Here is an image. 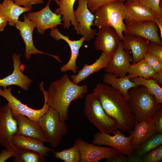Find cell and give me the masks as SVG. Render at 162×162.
I'll list each match as a JSON object with an SVG mask.
<instances>
[{
  "label": "cell",
  "instance_id": "obj_1",
  "mask_svg": "<svg viewBox=\"0 0 162 162\" xmlns=\"http://www.w3.org/2000/svg\"><path fill=\"white\" fill-rule=\"evenodd\" d=\"M39 86L49 107L57 111L65 121L68 118V109L71 103L83 98L84 94L88 92V86H79L74 83L67 74L52 82L47 91L44 90L43 82L40 83Z\"/></svg>",
  "mask_w": 162,
  "mask_h": 162
},
{
  "label": "cell",
  "instance_id": "obj_2",
  "mask_svg": "<svg viewBox=\"0 0 162 162\" xmlns=\"http://www.w3.org/2000/svg\"><path fill=\"white\" fill-rule=\"evenodd\" d=\"M93 93L106 113L116 122L119 129L123 132L132 131L135 124L134 117L118 90L109 85L98 83Z\"/></svg>",
  "mask_w": 162,
  "mask_h": 162
},
{
  "label": "cell",
  "instance_id": "obj_3",
  "mask_svg": "<svg viewBox=\"0 0 162 162\" xmlns=\"http://www.w3.org/2000/svg\"><path fill=\"white\" fill-rule=\"evenodd\" d=\"M128 93L127 103L134 117L135 123L152 121L158 104L154 96L143 85L131 88Z\"/></svg>",
  "mask_w": 162,
  "mask_h": 162
},
{
  "label": "cell",
  "instance_id": "obj_4",
  "mask_svg": "<svg viewBox=\"0 0 162 162\" xmlns=\"http://www.w3.org/2000/svg\"><path fill=\"white\" fill-rule=\"evenodd\" d=\"M124 2V0H116L100 7L94 13L93 26L99 29L104 27L113 28L122 41L123 32L125 28L124 22L126 11Z\"/></svg>",
  "mask_w": 162,
  "mask_h": 162
},
{
  "label": "cell",
  "instance_id": "obj_5",
  "mask_svg": "<svg viewBox=\"0 0 162 162\" xmlns=\"http://www.w3.org/2000/svg\"><path fill=\"white\" fill-rule=\"evenodd\" d=\"M84 105L87 118L100 132L110 134L118 129L116 122L106 113L93 93L87 95Z\"/></svg>",
  "mask_w": 162,
  "mask_h": 162
},
{
  "label": "cell",
  "instance_id": "obj_6",
  "mask_svg": "<svg viewBox=\"0 0 162 162\" xmlns=\"http://www.w3.org/2000/svg\"><path fill=\"white\" fill-rule=\"evenodd\" d=\"M58 112L50 107L39 118L38 123L52 148L57 147L67 133L68 126Z\"/></svg>",
  "mask_w": 162,
  "mask_h": 162
},
{
  "label": "cell",
  "instance_id": "obj_7",
  "mask_svg": "<svg viewBox=\"0 0 162 162\" xmlns=\"http://www.w3.org/2000/svg\"><path fill=\"white\" fill-rule=\"evenodd\" d=\"M130 133V135L126 137L119 129L113 133V136L98 132L94 135L92 143L98 146L106 145L114 148L129 157L134 153V150L131 145L132 131Z\"/></svg>",
  "mask_w": 162,
  "mask_h": 162
},
{
  "label": "cell",
  "instance_id": "obj_8",
  "mask_svg": "<svg viewBox=\"0 0 162 162\" xmlns=\"http://www.w3.org/2000/svg\"><path fill=\"white\" fill-rule=\"evenodd\" d=\"M10 86L8 88L3 87V89L0 87V96L4 97L8 101L12 113L24 115L38 123L40 117L47 111L49 108L46 97L44 96V101L42 107L40 109L34 110L22 103L12 94Z\"/></svg>",
  "mask_w": 162,
  "mask_h": 162
},
{
  "label": "cell",
  "instance_id": "obj_9",
  "mask_svg": "<svg viewBox=\"0 0 162 162\" xmlns=\"http://www.w3.org/2000/svg\"><path fill=\"white\" fill-rule=\"evenodd\" d=\"M18 124L8 104L0 108V146L6 148L16 147L12 142L17 134Z\"/></svg>",
  "mask_w": 162,
  "mask_h": 162
},
{
  "label": "cell",
  "instance_id": "obj_10",
  "mask_svg": "<svg viewBox=\"0 0 162 162\" xmlns=\"http://www.w3.org/2000/svg\"><path fill=\"white\" fill-rule=\"evenodd\" d=\"M74 143L80 151V162H98L103 159H109L119 152L112 147L100 146L89 143L80 138L76 139Z\"/></svg>",
  "mask_w": 162,
  "mask_h": 162
},
{
  "label": "cell",
  "instance_id": "obj_11",
  "mask_svg": "<svg viewBox=\"0 0 162 162\" xmlns=\"http://www.w3.org/2000/svg\"><path fill=\"white\" fill-rule=\"evenodd\" d=\"M77 0L78 7L74 11L75 19L78 23L76 33L85 36L86 41H89L97 34V30L91 27L93 26L94 16L88 7L87 0Z\"/></svg>",
  "mask_w": 162,
  "mask_h": 162
},
{
  "label": "cell",
  "instance_id": "obj_12",
  "mask_svg": "<svg viewBox=\"0 0 162 162\" xmlns=\"http://www.w3.org/2000/svg\"><path fill=\"white\" fill-rule=\"evenodd\" d=\"M50 2L41 10L34 12L28 13L26 15L35 25L37 31L39 34H44L48 29L56 28L62 23L61 16L52 12L50 7Z\"/></svg>",
  "mask_w": 162,
  "mask_h": 162
},
{
  "label": "cell",
  "instance_id": "obj_13",
  "mask_svg": "<svg viewBox=\"0 0 162 162\" xmlns=\"http://www.w3.org/2000/svg\"><path fill=\"white\" fill-rule=\"evenodd\" d=\"M23 21L19 20L15 26L20 31V34L23 39L25 45V57L29 59L31 55L37 54H46L50 56L57 59L60 63L62 62L58 56L52 55L42 52L38 50L34 45L33 39V33L35 28L34 23L24 14Z\"/></svg>",
  "mask_w": 162,
  "mask_h": 162
},
{
  "label": "cell",
  "instance_id": "obj_14",
  "mask_svg": "<svg viewBox=\"0 0 162 162\" xmlns=\"http://www.w3.org/2000/svg\"><path fill=\"white\" fill-rule=\"evenodd\" d=\"M20 56V54L14 53L12 54L14 70L10 74L0 79V87H7L14 85L19 86L26 92L28 90L33 80L23 74L25 66L22 64Z\"/></svg>",
  "mask_w": 162,
  "mask_h": 162
},
{
  "label": "cell",
  "instance_id": "obj_15",
  "mask_svg": "<svg viewBox=\"0 0 162 162\" xmlns=\"http://www.w3.org/2000/svg\"><path fill=\"white\" fill-rule=\"evenodd\" d=\"M159 28L155 22L148 20L126 24L125 34L142 37L149 41L162 46L161 40L159 35Z\"/></svg>",
  "mask_w": 162,
  "mask_h": 162
},
{
  "label": "cell",
  "instance_id": "obj_16",
  "mask_svg": "<svg viewBox=\"0 0 162 162\" xmlns=\"http://www.w3.org/2000/svg\"><path fill=\"white\" fill-rule=\"evenodd\" d=\"M131 61L129 51L123 48L121 41L104 70L118 77H124L127 74Z\"/></svg>",
  "mask_w": 162,
  "mask_h": 162
},
{
  "label": "cell",
  "instance_id": "obj_17",
  "mask_svg": "<svg viewBox=\"0 0 162 162\" xmlns=\"http://www.w3.org/2000/svg\"><path fill=\"white\" fill-rule=\"evenodd\" d=\"M121 41L118 34L113 28L104 27L99 29L94 42L96 50H101L112 56Z\"/></svg>",
  "mask_w": 162,
  "mask_h": 162
},
{
  "label": "cell",
  "instance_id": "obj_18",
  "mask_svg": "<svg viewBox=\"0 0 162 162\" xmlns=\"http://www.w3.org/2000/svg\"><path fill=\"white\" fill-rule=\"evenodd\" d=\"M126 11L125 17L126 24L146 21H155L159 17L154 12L138 2L137 0L125 1Z\"/></svg>",
  "mask_w": 162,
  "mask_h": 162
},
{
  "label": "cell",
  "instance_id": "obj_19",
  "mask_svg": "<svg viewBox=\"0 0 162 162\" xmlns=\"http://www.w3.org/2000/svg\"><path fill=\"white\" fill-rule=\"evenodd\" d=\"M50 34L56 40L62 39L65 41L68 44L70 49V57L68 62L61 67V71L64 72L70 70L76 73V70L79 69L76 64V61L79 55V50L83 42L86 40V38L83 36L79 40H72L69 39L68 36L62 34L56 28L51 29Z\"/></svg>",
  "mask_w": 162,
  "mask_h": 162
},
{
  "label": "cell",
  "instance_id": "obj_20",
  "mask_svg": "<svg viewBox=\"0 0 162 162\" xmlns=\"http://www.w3.org/2000/svg\"><path fill=\"white\" fill-rule=\"evenodd\" d=\"M150 41L142 37L125 34L122 43L123 48L130 50L132 64H134L144 58L150 44Z\"/></svg>",
  "mask_w": 162,
  "mask_h": 162
},
{
  "label": "cell",
  "instance_id": "obj_21",
  "mask_svg": "<svg viewBox=\"0 0 162 162\" xmlns=\"http://www.w3.org/2000/svg\"><path fill=\"white\" fill-rule=\"evenodd\" d=\"M12 114L17 123L16 134L33 138L44 143L47 142L44 134L38 123L24 115Z\"/></svg>",
  "mask_w": 162,
  "mask_h": 162
},
{
  "label": "cell",
  "instance_id": "obj_22",
  "mask_svg": "<svg viewBox=\"0 0 162 162\" xmlns=\"http://www.w3.org/2000/svg\"><path fill=\"white\" fill-rule=\"evenodd\" d=\"M133 128L131 142L134 150L157 133L153 120L149 122L143 121L136 123Z\"/></svg>",
  "mask_w": 162,
  "mask_h": 162
},
{
  "label": "cell",
  "instance_id": "obj_23",
  "mask_svg": "<svg viewBox=\"0 0 162 162\" xmlns=\"http://www.w3.org/2000/svg\"><path fill=\"white\" fill-rule=\"evenodd\" d=\"M112 57L102 52L99 57L93 63L91 64H85L77 74L71 75L70 77L72 81L74 83L78 84L94 73L98 72L100 70L106 67Z\"/></svg>",
  "mask_w": 162,
  "mask_h": 162
},
{
  "label": "cell",
  "instance_id": "obj_24",
  "mask_svg": "<svg viewBox=\"0 0 162 162\" xmlns=\"http://www.w3.org/2000/svg\"><path fill=\"white\" fill-rule=\"evenodd\" d=\"M53 0L59 6L54 12L58 15H62L61 20L63 22L64 28L68 29L72 25L76 32L78 23L75 19L74 14V6L76 0Z\"/></svg>",
  "mask_w": 162,
  "mask_h": 162
},
{
  "label": "cell",
  "instance_id": "obj_25",
  "mask_svg": "<svg viewBox=\"0 0 162 162\" xmlns=\"http://www.w3.org/2000/svg\"><path fill=\"white\" fill-rule=\"evenodd\" d=\"M14 146L16 148L34 151L45 156L49 155L48 153L54 150L44 145V142L31 137L16 134L12 140Z\"/></svg>",
  "mask_w": 162,
  "mask_h": 162
},
{
  "label": "cell",
  "instance_id": "obj_26",
  "mask_svg": "<svg viewBox=\"0 0 162 162\" xmlns=\"http://www.w3.org/2000/svg\"><path fill=\"white\" fill-rule=\"evenodd\" d=\"M31 10L17 5L13 0H3L0 3V14L6 19L11 26H15L22 14Z\"/></svg>",
  "mask_w": 162,
  "mask_h": 162
},
{
  "label": "cell",
  "instance_id": "obj_27",
  "mask_svg": "<svg viewBox=\"0 0 162 162\" xmlns=\"http://www.w3.org/2000/svg\"><path fill=\"white\" fill-rule=\"evenodd\" d=\"M103 78L104 83L118 90L127 102L129 99L128 90L131 88L137 86L126 75L123 77H118L113 74L106 73L103 75Z\"/></svg>",
  "mask_w": 162,
  "mask_h": 162
},
{
  "label": "cell",
  "instance_id": "obj_28",
  "mask_svg": "<svg viewBox=\"0 0 162 162\" xmlns=\"http://www.w3.org/2000/svg\"><path fill=\"white\" fill-rule=\"evenodd\" d=\"M156 72L143 58L134 64H130L126 76L130 80L136 77L153 79Z\"/></svg>",
  "mask_w": 162,
  "mask_h": 162
},
{
  "label": "cell",
  "instance_id": "obj_29",
  "mask_svg": "<svg viewBox=\"0 0 162 162\" xmlns=\"http://www.w3.org/2000/svg\"><path fill=\"white\" fill-rule=\"evenodd\" d=\"M136 86L143 85L155 97L157 104H162V88L153 79H147L142 77H136L130 80Z\"/></svg>",
  "mask_w": 162,
  "mask_h": 162
},
{
  "label": "cell",
  "instance_id": "obj_30",
  "mask_svg": "<svg viewBox=\"0 0 162 162\" xmlns=\"http://www.w3.org/2000/svg\"><path fill=\"white\" fill-rule=\"evenodd\" d=\"M16 152L17 156L13 157L14 162H44L46 160L45 156L34 151L16 148Z\"/></svg>",
  "mask_w": 162,
  "mask_h": 162
},
{
  "label": "cell",
  "instance_id": "obj_31",
  "mask_svg": "<svg viewBox=\"0 0 162 162\" xmlns=\"http://www.w3.org/2000/svg\"><path fill=\"white\" fill-rule=\"evenodd\" d=\"M161 145L162 133H157L134 150V153L141 157Z\"/></svg>",
  "mask_w": 162,
  "mask_h": 162
},
{
  "label": "cell",
  "instance_id": "obj_32",
  "mask_svg": "<svg viewBox=\"0 0 162 162\" xmlns=\"http://www.w3.org/2000/svg\"><path fill=\"white\" fill-rule=\"evenodd\" d=\"M55 157L65 162H80L81 153L77 146L74 143L70 148L54 153Z\"/></svg>",
  "mask_w": 162,
  "mask_h": 162
},
{
  "label": "cell",
  "instance_id": "obj_33",
  "mask_svg": "<svg viewBox=\"0 0 162 162\" xmlns=\"http://www.w3.org/2000/svg\"><path fill=\"white\" fill-rule=\"evenodd\" d=\"M142 162H161L162 145L141 157Z\"/></svg>",
  "mask_w": 162,
  "mask_h": 162
},
{
  "label": "cell",
  "instance_id": "obj_34",
  "mask_svg": "<svg viewBox=\"0 0 162 162\" xmlns=\"http://www.w3.org/2000/svg\"><path fill=\"white\" fill-rule=\"evenodd\" d=\"M140 4L155 13L162 18V9L160 6V0H137Z\"/></svg>",
  "mask_w": 162,
  "mask_h": 162
},
{
  "label": "cell",
  "instance_id": "obj_35",
  "mask_svg": "<svg viewBox=\"0 0 162 162\" xmlns=\"http://www.w3.org/2000/svg\"><path fill=\"white\" fill-rule=\"evenodd\" d=\"M144 58L156 72L162 71V60L146 53Z\"/></svg>",
  "mask_w": 162,
  "mask_h": 162
},
{
  "label": "cell",
  "instance_id": "obj_36",
  "mask_svg": "<svg viewBox=\"0 0 162 162\" xmlns=\"http://www.w3.org/2000/svg\"><path fill=\"white\" fill-rule=\"evenodd\" d=\"M157 133H162V104H159L152 118Z\"/></svg>",
  "mask_w": 162,
  "mask_h": 162
},
{
  "label": "cell",
  "instance_id": "obj_37",
  "mask_svg": "<svg viewBox=\"0 0 162 162\" xmlns=\"http://www.w3.org/2000/svg\"><path fill=\"white\" fill-rule=\"evenodd\" d=\"M146 53L162 60V46L151 41Z\"/></svg>",
  "mask_w": 162,
  "mask_h": 162
},
{
  "label": "cell",
  "instance_id": "obj_38",
  "mask_svg": "<svg viewBox=\"0 0 162 162\" xmlns=\"http://www.w3.org/2000/svg\"><path fill=\"white\" fill-rule=\"evenodd\" d=\"M87 6L90 11L92 13L101 6L107 3L116 0H87Z\"/></svg>",
  "mask_w": 162,
  "mask_h": 162
},
{
  "label": "cell",
  "instance_id": "obj_39",
  "mask_svg": "<svg viewBox=\"0 0 162 162\" xmlns=\"http://www.w3.org/2000/svg\"><path fill=\"white\" fill-rule=\"evenodd\" d=\"M17 5L32 9L33 5L43 3V0H14Z\"/></svg>",
  "mask_w": 162,
  "mask_h": 162
},
{
  "label": "cell",
  "instance_id": "obj_40",
  "mask_svg": "<svg viewBox=\"0 0 162 162\" xmlns=\"http://www.w3.org/2000/svg\"><path fill=\"white\" fill-rule=\"evenodd\" d=\"M16 148L4 149L0 153V162H4L12 157L16 156Z\"/></svg>",
  "mask_w": 162,
  "mask_h": 162
},
{
  "label": "cell",
  "instance_id": "obj_41",
  "mask_svg": "<svg viewBox=\"0 0 162 162\" xmlns=\"http://www.w3.org/2000/svg\"><path fill=\"white\" fill-rule=\"evenodd\" d=\"M106 160L107 162H128V157L119 151Z\"/></svg>",
  "mask_w": 162,
  "mask_h": 162
},
{
  "label": "cell",
  "instance_id": "obj_42",
  "mask_svg": "<svg viewBox=\"0 0 162 162\" xmlns=\"http://www.w3.org/2000/svg\"><path fill=\"white\" fill-rule=\"evenodd\" d=\"M153 80L160 86H162V71L156 72L154 75Z\"/></svg>",
  "mask_w": 162,
  "mask_h": 162
},
{
  "label": "cell",
  "instance_id": "obj_43",
  "mask_svg": "<svg viewBox=\"0 0 162 162\" xmlns=\"http://www.w3.org/2000/svg\"><path fill=\"white\" fill-rule=\"evenodd\" d=\"M128 162H142L141 157L134 153L128 157Z\"/></svg>",
  "mask_w": 162,
  "mask_h": 162
},
{
  "label": "cell",
  "instance_id": "obj_44",
  "mask_svg": "<svg viewBox=\"0 0 162 162\" xmlns=\"http://www.w3.org/2000/svg\"><path fill=\"white\" fill-rule=\"evenodd\" d=\"M8 23L6 19L0 14V32L4 30Z\"/></svg>",
  "mask_w": 162,
  "mask_h": 162
},
{
  "label": "cell",
  "instance_id": "obj_45",
  "mask_svg": "<svg viewBox=\"0 0 162 162\" xmlns=\"http://www.w3.org/2000/svg\"><path fill=\"white\" fill-rule=\"evenodd\" d=\"M158 26L160 34V38L162 40V18L159 17L155 21Z\"/></svg>",
  "mask_w": 162,
  "mask_h": 162
},
{
  "label": "cell",
  "instance_id": "obj_46",
  "mask_svg": "<svg viewBox=\"0 0 162 162\" xmlns=\"http://www.w3.org/2000/svg\"><path fill=\"white\" fill-rule=\"evenodd\" d=\"M136 0H124V1H133Z\"/></svg>",
  "mask_w": 162,
  "mask_h": 162
},
{
  "label": "cell",
  "instance_id": "obj_47",
  "mask_svg": "<svg viewBox=\"0 0 162 162\" xmlns=\"http://www.w3.org/2000/svg\"><path fill=\"white\" fill-rule=\"evenodd\" d=\"M52 1V0H49L48 1V2H50Z\"/></svg>",
  "mask_w": 162,
  "mask_h": 162
}]
</instances>
